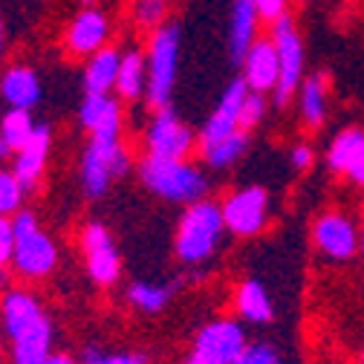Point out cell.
Returning <instances> with one entry per match:
<instances>
[{"label": "cell", "instance_id": "obj_15", "mask_svg": "<svg viewBox=\"0 0 364 364\" xmlns=\"http://www.w3.org/2000/svg\"><path fill=\"white\" fill-rule=\"evenodd\" d=\"M260 9L255 0H235L232 15H229V53L235 64L246 58V53L255 47L257 41V26H260Z\"/></svg>", "mask_w": 364, "mask_h": 364}, {"label": "cell", "instance_id": "obj_13", "mask_svg": "<svg viewBox=\"0 0 364 364\" xmlns=\"http://www.w3.org/2000/svg\"><path fill=\"white\" fill-rule=\"evenodd\" d=\"M315 246L333 260H350L358 252L355 225L344 214H324L315 223Z\"/></svg>", "mask_w": 364, "mask_h": 364}, {"label": "cell", "instance_id": "obj_21", "mask_svg": "<svg viewBox=\"0 0 364 364\" xmlns=\"http://www.w3.org/2000/svg\"><path fill=\"white\" fill-rule=\"evenodd\" d=\"M327 99H330V87L324 73H312L301 84V119L306 127H321L327 119Z\"/></svg>", "mask_w": 364, "mask_h": 364}, {"label": "cell", "instance_id": "obj_27", "mask_svg": "<svg viewBox=\"0 0 364 364\" xmlns=\"http://www.w3.org/2000/svg\"><path fill=\"white\" fill-rule=\"evenodd\" d=\"M35 122L29 116V110H9L4 119H0V136L12 145V151H21L35 133Z\"/></svg>", "mask_w": 364, "mask_h": 364}, {"label": "cell", "instance_id": "obj_16", "mask_svg": "<svg viewBox=\"0 0 364 364\" xmlns=\"http://www.w3.org/2000/svg\"><path fill=\"white\" fill-rule=\"evenodd\" d=\"M0 96L12 110H32L41 102V81L32 67L15 64L0 78Z\"/></svg>", "mask_w": 364, "mask_h": 364}, {"label": "cell", "instance_id": "obj_20", "mask_svg": "<svg viewBox=\"0 0 364 364\" xmlns=\"http://www.w3.org/2000/svg\"><path fill=\"white\" fill-rule=\"evenodd\" d=\"M119 67H122V53L113 47H105L96 55H90V64L84 70V90L90 96H107L119 81Z\"/></svg>", "mask_w": 364, "mask_h": 364}, {"label": "cell", "instance_id": "obj_5", "mask_svg": "<svg viewBox=\"0 0 364 364\" xmlns=\"http://www.w3.org/2000/svg\"><path fill=\"white\" fill-rule=\"evenodd\" d=\"M127 171V154L119 139H107V136H90V145L84 151V188L90 197H102L110 186L113 176H122Z\"/></svg>", "mask_w": 364, "mask_h": 364}, {"label": "cell", "instance_id": "obj_42", "mask_svg": "<svg viewBox=\"0 0 364 364\" xmlns=\"http://www.w3.org/2000/svg\"><path fill=\"white\" fill-rule=\"evenodd\" d=\"M4 43H6V26H4V18H0V53H4Z\"/></svg>", "mask_w": 364, "mask_h": 364}, {"label": "cell", "instance_id": "obj_45", "mask_svg": "<svg viewBox=\"0 0 364 364\" xmlns=\"http://www.w3.org/2000/svg\"><path fill=\"white\" fill-rule=\"evenodd\" d=\"M361 364H364V353H361Z\"/></svg>", "mask_w": 364, "mask_h": 364}, {"label": "cell", "instance_id": "obj_36", "mask_svg": "<svg viewBox=\"0 0 364 364\" xmlns=\"http://www.w3.org/2000/svg\"><path fill=\"white\" fill-rule=\"evenodd\" d=\"M105 361H107V355L102 350H96V347H87L81 353V364H105Z\"/></svg>", "mask_w": 364, "mask_h": 364}, {"label": "cell", "instance_id": "obj_31", "mask_svg": "<svg viewBox=\"0 0 364 364\" xmlns=\"http://www.w3.org/2000/svg\"><path fill=\"white\" fill-rule=\"evenodd\" d=\"M266 107H269V102H266L263 93H249L246 96V105H243V113H240V130H246V133L255 130L263 122Z\"/></svg>", "mask_w": 364, "mask_h": 364}, {"label": "cell", "instance_id": "obj_17", "mask_svg": "<svg viewBox=\"0 0 364 364\" xmlns=\"http://www.w3.org/2000/svg\"><path fill=\"white\" fill-rule=\"evenodd\" d=\"M0 312H4V327L12 336V341L47 321V315H43V309L38 306V301L32 295H26V292H9L4 298Z\"/></svg>", "mask_w": 364, "mask_h": 364}, {"label": "cell", "instance_id": "obj_18", "mask_svg": "<svg viewBox=\"0 0 364 364\" xmlns=\"http://www.w3.org/2000/svg\"><path fill=\"white\" fill-rule=\"evenodd\" d=\"M81 124L90 130V136H107V139H119L122 130V113L119 102L110 96H84L81 102Z\"/></svg>", "mask_w": 364, "mask_h": 364}, {"label": "cell", "instance_id": "obj_14", "mask_svg": "<svg viewBox=\"0 0 364 364\" xmlns=\"http://www.w3.org/2000/svg\"><path fill=\"white\" fill-rule=\"evenodd\" d=\"M84 255H87V269L96 284H113L119 278V255L113 249V240L102 223L87 225L84 232Z\"/></svg>", "mask_w": 364, "mask_h": 364}, {"label": "cell", "instance_id": "obj_19", "mask_svg": "<svg viewBox=\"0 0 364 364\" xmlns=\"http://www.w3.org/2000/svg\"><path fill=\"white\" fill-rule=\"evenodd\" d=\"M50 124H38L32 139L18 151V159H15V176L23 188H32L35 179L41 176L43 171V162H47V154H50Z\"/></svg>", "mask_w": 364, "mask_h": 364}, {"label": "cell", "instance_id": "obj_23", "mask_svg": "<svg viewBox=\"0 0 364 364\" xmlns=\"http://www.w3.org/2000/svg\"><path fill=\"white\" fill-rule=\"evenodd\" d=\"M361 151H364V130L361 127H347V130H341L333 139L327 162H330V168L336 173H350V168L355 165Z\"/></svg>", "mask_w": 364, "mask_h": 364}, {"label": "cell", "instance_id": "obj_43", "mask_svg": "<svg viewBox=\"0 0 364 364\" xmlns=\"http://www.w3.org/2000/svg\"><path fill=\"white\" fill-rule=\"evenodd\" d=\"M81 4H87V6H93V4H96V0H81Z\"/></svg>", "mask_w": 364, "mask_h": 364}, {"label": "cell", "instance_id": "obj_41", "mask_svg": "<svg viewBox=\"0 0 364 364\" xmlns=\"http://www.w3.org/2000/svg\"><path fill=\"white\" fill-rule=\"evenodd\" d=\"M9 154H12V145L4 139V136H0V159H6Z\"/></svg>", "mask_w": 364, "mask_h": 364}, {"label": "cell", "instance_id": "obj_8", "mask_svg": "<svg viewBox=\"0 0 364 364\" xmlns=\"http://www.w3.org/2000/svg\"><path fill=\"white\" fill-rule=\"evenodd\" d=\"M249 93L252 90L243 81V75L225 87V93L217 102V110L211 113V119L203 127V148L214 145V142H220V139H225V136H232V133L240 130V113H243V105H246Z\"/></svg>", "mask_w": 364, "mask_h": 364}, {"label": "cell", "instance_id": "obj_1", "mask_svg": "<svg viewBox=\"0 0 364 364\" xmlns=\"http://www.w3.org/2000/svg\"><path fill=\"white\" fill-rule=\"evenodd\" d=\"M179 41L182 32L176 23H165L154 32L151 53H148V105L159 113L171 107V93L176 81V67H179Z\"/></svg>", "mask_w": 364, "mask_h": 364}, {"label": "cell", "instance_id": "obj_3", "mask_svg": "<svg viewBox=\"0 0 364 364\" xmlns=\"http://www.w3.org/2000/svg\"><path fill=\"white\" fill-rule=\"evenodd\" d=\"M223 225H225L223 208H217L214 203H194L179 223L176 255L186 263H200V260L211 257V252L220 243Z\"/></svg>", "mask_w": 364, "mask_h": 364}, {"label": "cell", "instance_id": "obj_7", "mask_svg": "<svg viewBox=\"0 0 364 364\" xmlns=\"http://www.w3.org/2000/svg\"><path fill=\"white\" fill-rule=\"evenodd\" d=\"M266 208H269V197L263 188L252 186L243 188L237 194H232L223 205V220L235 235H257L266 225Z\"/></svg>", "mask_w": 364, "mask_h": 364}, {"label": "cell", "instance_id": "obj_12", "mask_svg": "<svg viewBox=\"0 0 364 364\" xmlns=\"http://www.w3.org/2000/svg\"><path fill=\"white\" fill-rule=\"evenodd\" d=\"M110 35V21L102 9L87 6L84 12H78L73 18V23L67 26L64 43L73 55H96L99 50H105V41Z\"/></svg>", "mask_w": 364, "mask_h": 364}, {"label": "cell", "instance_id": "obj_25", "mask_svg": "<svg viewBox=\"0 0 364 364\" xmlns=\"http://www.w3.org/2000/svg\"><path fill=\"white\" fill-rule=\"evenodd\" d=\"M237 309L246 321L252 324H269L272 321V301L266 295V289L257 281H246L237 292Z\"/></svg>", "mask_w": 364, "mask_h": 364}, {"label": "cell", "instance_id": "obj_29", "mask_svg": "<svg viewBox=\"0 0 364 364\" xmlns=\"http://www.w3.org/2000/svg\"><path fill=\"white\" fill-rule=\"evenodd\" d=\"M168 18V0H133V21L145 29H159L165 26Z\"/></svg>", "mask_w": 364, "mask_h": 364}, {"label": "cell", "instance_id": "obj_9", "mask_svg": "<svg viewBox=\"0 0 364 364\" xmlns=\"http://www.w3.org/2000/svg\"><path fill=\"white\" fill-rule=\"evenodd\" d=\"M191 142H194L191 130L179 122V116L171 107H165V110L156 113V119H154V124L148 130V151H151V156H159V159H182V156L188 154Z\"/></svg>", "mask_w": 364, "mask_h": 364}, {"label": "cell", "instance_id": "obj_2", "mask_svg": "<svg viewBox=\"0 0 364 364\" xmlns=\"http://www.w3.org/2000/svg\"><path fill=\"white\" fill-rule=\"evenodd\" d=\"M139 176L142 182L159 197L173 200V203H197L205 194V176L186 165L182 159H159V156H148L139 165Z\"/></svg>", "mask_w": 364, "mask_h": 364}, {"label": "cell", "instance_id": "obj_33", "mask_svg": "<svg viewBox=\"0 0 364 364\" xmlns=\"http://www.w3.org/2000/svg\"><path fill=\"white\" fill-rule=\"evenodd\" d=\"M257 9H260V18L269 21V23H275L278 18L289 15V4L292 0H255Z\"/></svg>", "mask_w": 364, "mask_h": 364}, {"label": "cell", "instance_id": "obj_30", "mask_svg": "<svg viewBox=\"0 0 364 364\" xmlns=\"http://www.w3.org/2000/svg\"><path fill=\"white\" fill-rule=\"evenodd\" d=\"M21 197H23V186L18 182V176L0 173V217L9 214V211H18Z\"/></svg>", "mask_w": 364, "mask_h": 364}, {"label": "cell", "instance_id": "obj_34", "mask_svg": "<svg viewBox=\"0 0 364 364\" xmlns=\"http://www.w3.org/2000/svg\"><path fill=\"white\" fill-rule=\"evenodd\" d=\"M9 257H15V229H12V223L0 217V266Z\"/></svg>", "mask_w": 364, "mask_h": 364}, {"label": "cell", "instance_id": "obj_35", "mask_svg": "<svg viewBox=\"0 0 364 364\" xmlns=\"http://www.w3.org/2000/svg\"><path fill=\"white\" fill-rule=\"evenodd\" d=\"M292 165H295L298 171H306V168L312 165V148H309V145L292 148Z\"/></svg>", "mask_w": 364, "mask_h": 364}, {"label": "cell", "instance_id": "obj_11", "mask_svg": "<svg viewBox=\"0 0 364 364\" xmlns=\"http://www.w3.org/2000/svg\"><path fill=\"white\" fill-rule=\"evenodd\" d=\"M243 350H246V336H243V327L235 321H214L203 327L194 344V353L217 364H235Z\"/></svg>", "mask_w": 364, "mask_h": 364}, {"label": "cell", "instance_id": "obj_24", "mask_svg": "<svg viewBox=\"0 0 364 364\" xmlns=\"http://www.w3.org/2000/svg\"><path fill=\"white\" fill-rule=\"evenodd\" d=\"M50 344H53V324L43 321L41 327L15 338V350H12L15 364H43L50 358Z\"/></svg>", "mask_w": 364, "mask_h": 364}, {"label": "cell", "instance_id": "obj_38", "mask_svg": "<svg viewBox=\"0 0 364 364\" xmlns=\"http://www.w3.org/2000/svg\"><path fill=\"white\" fill-rule=\"evenodd\" d=\"M350 179H355L358 182V186H364V151H361V156L355 159V165L350 168V173H347Z\"/></svg>", "mask_w": 364, "mask_h": 364}, {"label": "cell", "instance_id": "obj_22", "mask_svg": "<svg viewBox=\"0 0 364 364\" xmlns=\"http://www.w3.org/2000/svg\"><path fill=\"white\" fill-rule=\"evenodd\" d=\"M116 90L122 99H139L142 90H148V61L142 58L139 50H130L122 55Z\"/></svg>", "mask_w": 364, "mask_h": 364}, {"label": "cell", "instance_id": "obj_4", "mask_svg": "<svg viewBox=\"0 0 364 364\" xmlns=\"http://www.w3.org/2000/svg\"><path fill=\"white\" fill-rule=\"evenodd\" d=\"M272 41L278 47V58H281V81H278V90H275V105L278 107H287L292 102V96L301 90V78H304V41H301V32L292 21V15H284L272 23Z\"/></svg>", "mask_w": 364, "mask_h": 364}, {"label": "cell", "instance_id": "obj_37", "mask_svg": "<svg viewBox=\"0 0 364 364\" xmlns=\"http://www.w3.org/2000/svg\"><path fill=\"white\" fill-rule=\"evenodd\" d=\"M105 364H145L142 355H130V353H122V355H107Z\"/></svg>", "mask_w": 364, "mask_h": 364}, {"label": "cell", "instance_id": "obj_28", "mask_svg": "<svg viewBox=\"0 0 364 364\" xmlns=\"http://www.w3.org/2000/svg\"><path fill=\"white\" fill-rule=\"evenodd\" d=\"M173 295V287H154V284H133L130 287V301L145 309V312H159Z\"/></svg>", "mask_w": 364, "mask_h": 364}, {"label": "cell", "instance_id": "obj_40", "mask_svg": "<svg viewBox=\"0 0 364 364\" xmlns=\"http://www.w3.org/2000/svg\"><path fill=\"white\" fill-rule=\"evenodd\" d=\"M186 364H217V361H211V358H205V355H200V353H194Z\"/></svg>", "mask_w": 364, "mask_h": 364}, {"label": "cell", "instance_id": "obj_26", "mask_svg": "<svg viewBox=\"0 0 364 364\" xmlns=\"http://www.w3.org/2000/svg\"><path fill=\"white\" fill-rule=\"evenodd\" d=\"M246 148H249V133L246 130H237V133L225 136V139H220L214 145H205L203 148V156H205V162L211 168H229V165H235L243 156Z\"/></svg>", "mask_w": 364, "mask_h": 364}, {"label": "cell", "instance_id": "obj_10", "mask_svg": "<svg viewBox=\"0 0 364 364\" xmlns=\"http://www.w3.org/2000/svg\"><path fill=\"white\" fill-rule=\"evenodd\" d=\"M243 64V81L249 84L252 93H269V90H278L281 81V58H278V47L272 38H257L255 47L246 53Z\"/></svg>", "mask_w": 364, "mask_h": 364}, {"label": "cell", "instance_id": "obj_32", "mask_svg": "<svg viewBox=\"0 0 364 364\" xmlns=\"http://www.w3.org/2000/svg\"><path fill=\"white\" fill-rule=\"evenodd\" d=\"M235 364H281V355L269 344H246V350L237 355Z\"/></svg>", "mask_w": 364, "mask_h": 364}, {"label": "cell", "instance_id": "obj_44", "mask_svg": "<svg viewBox=\"0 0 364 364\" xmlns=\"http://www.w3.org/2000/svg\"><path fill=\"white\" fill-rule=\"evenodd\" d=\"M361 249H364V235H361Z\"/></svg>", "mask_w": 364, "mask_h": 364}, {"label": "cell", "instance_id": "obj_6", "mask_svg": "<svg viewBox=\"0 0 364 364\" xmlns=\"http://www.w3.org/2000/svg\"><path fill=\"white\" fill-rule=\"evenodd\" d=\"M15 229V266L23 275H32V278H41L53 272L55 266V246L47 235L38 232V223H35V214L29 211H21L12 223Z\"/></svg>", "mask_w": 364, "mask_h": 364}, {"label": "cell", "instance_id": "obj_39", "mask_svg": "<svg viewBox=\"0 0 364 364\" xmlns=\"http://www.w3.org/2000/svg\"><path fill=\"white\" fill-rule=\"evenodd\" d=\"M43 364H73V358H70V355H50Z\"/></svg>", "mask_w": 364, "mask_h": 364}]
</instances>
